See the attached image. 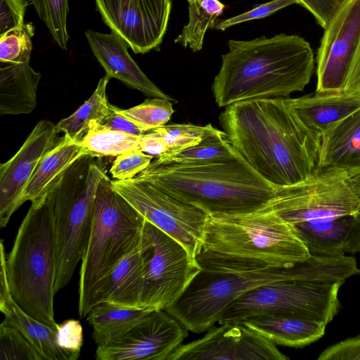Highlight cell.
Instances as JSON below:
<instances>
[{
    "label": "cell",
    "instance_id": "cell-1",
    "mask_svg": "<svg viewBox=\"0 0 360 360\" xmlns=\"http://www.w3.org/2000/svg\"><path fill=\"white\" fill-rule=\"evenodd\" d=\"M196 259L200 271L180 298L165 311L186 329L200 333L218 323L233 301L260 285L282 281H345L360 274L353 257L313 255L292 266L264 262L202 249Z\"/></svg>",
    "mask_w": 360,
    "mask_h": 360
},
{
    "label": "cell",
    "instance_id": "cell-2",
    "mask_svg": "<svg viewBox=\"0 0 360 360\" xmlns=\"http://www.w3.org/2000/svg\"><path fill=\"white\" fill-rule=\"evenodd\" d=\"M219 123L235 150L276 187L302 181L317 169L321 138L304 125L285 98L231 104Z\"/></svg>",
    "mask_w": 360,
    "mask_h": 360
},
{
    "label": "cell",
    "instance_id": "cell-3",
    "mask_svg": "<svg viewBox=\"0 0 360 360\" xmlns=\"http://www.w3.org/2000/svg\"><path fill=\"white\" fill-rule=\"evenodd\" d=\"M229 51L212 89L219 107L262 98H287L302 91L314 70L309 43L296 34H278L251 40L230 39Z\"/></svg>",
    "mask_w": 360,
    "mask_h": 360
},
{
    "label": "cell",
    "instance_id": "cell-4",
    "mask_svg": "<svg viewBox=\"0 0 360 360\" xmlns=\"http://www.w3.org/2000/svg\"><path fill=\"white\" fill-rule=\"evenodd\" d=\"M134 178L208 214H243L266 207L276 186L255 171L238 153L210 162L158 164L153 160Z\"/></svg>",
    "mask_w": 360,
    "mask_h": 360
},
{
    "label": "cell",
    "instance_id": "cell-5",
    "mask_svg": "<svg viewBox=\"0 0 360 360\" xmlns=\"http://www.w3.org/2000/svg\"><path fill=\"white\" fill-rule=\"evenodd\" d=\"M11 294L28 314L56 331L53 297L56 247L52 193L31 204L5 259Z\"/></svg>",
    "mask_w": 360,
    "mask_h": 360
},
{
    "label": "cell",
    "instance_id": "cell-6",
    "mask_svg": "<svg viewBox=\"0 0 360 360\" xmlns=\"http://www.w3.org/2000/svg\"><path fill=\"white\" fill-rule=\"evenodd\" d=\"M146 219L115 191L105 174L95 196L92 227L81 260L78 314L90 310L97 283L141 243Z\"/></svg>",
    "mask_w": 360,
    "mask_h": 360
},
{
    "label": "cell",
    "instance_id": "cell-7",
    "mask_svg": "<svg viewBox=\"0 0 360 360\" xmlns=\"http://www.w3.org/2000/svg\"><path fill=\"white\" fill-rule=\"evenodd\" d=\"M202 249L277 266L311 256L292 226L266 207L243 214H209Z\"/></svg>",
    "mask_w": 360,
    "mask_h": 360
},
{
    "label": "cell",
    "instance_id": "cell-8",
    "mask_svg": "<svg viewBox=\"0 0 360 360\" xmlns=\"http://www.w3.org/2000/svg\"><path fill=\"white\" fill-rule=\"evenodd\" d=\"M100 158L89 155L79 158L51 192L56 247L55 293L70 282L87 245L96 189L107 174Z\"/></svg>",
    "mask_w": 360,
    "mask_h": 360
},
{
    "label": "cell",
    "instance_id": "cell-9",
    "mask_svg": "<svg viewBox=\"0 0 360 360\" xmlns=\"http://www.w3.org/2000/svg\"><path fill=\"white\" fill-rule=\"evenodd\" d=\"M266 208L291 225L356 214L360 209V174L335 167L317 168L302 181L276 187Z\"/></svg>",
    "mask_w": 360,
    "mask_h": 360
},
{
    "label": "cell",
    "instance_id": "cell-10",
    "mask_svg": "<svg viewBox=\"0 0 360 360\" xmlns=\"http://www.w3.org/2000/svg\"><path fill=\"white\" fill-rule=\"evenodd\" d=\"M344 283L282 281L260 285L228 306L218 323H240L252 316L269 314L328 324L339 311L338 292Z\"/></svg>",
    "mask_w": 360,
    "mask_h": 360
},
{
    "label": "cell",
    "instance_id": "cell-11",
    "mask_svg": "<svg viewBox=\"0 0 360 360\" xmlns=\"http://www.w3.org/2000/svg\"><path fill=\"white\" fill-rule=\"evenodd\" d=\"M112 186L148 221L180 243L196 259L203 247L208 214L146 181L115 179Z\"/></svg>",
    "mask_w": 360,
    "mask_h": 360
},
{
    "label": "cell",
    "instance_id": "cell-12",
    "mask_svg": "<svg viewBox=\"0 0 360 360\" xmlns=\"http://www.w3.org/2000/svg\"><path fill=\"white\" fill-rule=\"evenodd\" d=\"M151 243L141 297L142 309L165 310L183 295L200 266L178 241L146 221Z\"/></svg>",
    "mask_w": 360,
    "mask_h": 360
},
{
    "label": "cell",
    "instance_id": "cell-13",
    "mask_svg": "<svg viewBox=\"0 0 360 360\" xmlns=\"http://www.w3.org/2000/svg\"><path fill=\"white\" fill-rule=\"evenodd\" d=\"M111 31L135 53H146L161 44L167 32L172 0H94Z\"/></svg>",
    "mask_w": 360,
    "mask_h": 360
},
{
    "label": "cell",
    "instance_id": "cell-14",
    "mask_svg": "<svg viewBox=\"0 0 360 360\" xmlns=\"http://www.w3.org/2000/svg\"><path fill=\"white\" fill-rule=\"evenodd\" d=\"M212 326L200 338L182 344L168 360H287L276 345L239 323Z\"/></svg>",
    "mask_w": 360,
    "mask_h": 360
},
{
    "label": "cell",
    "instance_id": "cell-15",
    "mask_svg": "<svg viewBox=\"0 0 360 360\" xmlns=\"http://www.w3.org/2000/svg\"><path fill=\"white\" fill-rule=\"evenodd\" d=\"M360 39V0H347L324 33L316 57L317 92L344 91Z\"/></svg>",
    "mask_w": 360,
    "mask_h": 360
},
{
    "label": "cell",
    "instance_id": "cell-16",
    "mask_svg": "<svg viewBox=\"0 0 360 360\" xmlns=\"http://www.w3.org/2000/svg\"><path fill=\"white\" fill-rule=\"evenodd\" d=\"M188 330L165 310L149 312L117 341L97 346V360H168L188 336Z\"/></svg>",
    "mask_w": 360,
    "mask_h": 360
},
{
    "label": "cell",
    "instance_id": "cell-17",
    "mask_svg": "<svg viewBox=\"0 0 360 360\" xmlns=\"http://www.w3.org/2000/svg\"><path fill=\"white\" fill-rule=\"evenodd\" d=\"M56 125L41 120L17 153L0 165V226L22 205L23 192L46 154L58 143Z\"/></svg>",
    "mask_w": 360,
    "mask_h": 360
},
{
    "label": "cell",
    "instance_id": "cell-18",
    "mask_svg": "<svg viewBox=\"0 0 360 360\" xmlns=\"http://www.w3.org/2000/svg\"><path fill=\"white\" fill-rule=\"evenodd\" d=\"M151 250L152 243L144 227L140 245L124 257L96 285L90 302V309L103 302L129 308L142 309L141 297L144 286L146 268Z\"/></svg>",
    "mask_w": 360,
    "mask_h": 360
},
{
    "label": "cell",
    "instance_id": "cell-19",
    "mask_svg": "<svg viewBox=\"0 0 360 360\" xmlns=\"http://www.w3.org/2000/svg\"><path fill=\"white\" fill-rule=\"evenodd\" d=\"M84 34L93 53L104 68L107 78L117 79L147 96L177 103L142 72L128 52L129 44L117 34L112 31L104 34L91 30H87Z\"/></svg>",
    "mask_w": 360,
    "mask_h": 360
},
{
    "label": "cell",
    "instance_id": "cell-20",
    "mask_svg": "<svg viewBox=\"0 0 360 360\" xmlns=\"http://www.w3.org/2000/svg\"><path fill=\"white\" fill-rule=\"evenodd\" d=\"M313 255L337 257L360 252V212L319 222L292 225Z\"/></svg>",
    "mask_w": 360,
    "mask_h": 360
},
{
    "label": "cell",
    "instance_id": "cell-21",
    "mask_svg": "<svg viewBox=\"0 0 360 360\" xmlns=\"http://www.w3.org/2000/svg\"><path fill=\"white\" fill-rule=\"evenodd\" d=\"M0 310L5 320L17 328L32 344L44 360H76L74 354L60 348L56 331L25 311L13 300L5 269L6 257L4 241L1 240Z\"/></svg>",
    "mask_w": 360,
    "mask_h": 360
},
{
    "label": "cell",
    "instance_id": "cell-22",
    "mask_svg": "<svg viewBox=\"0 0 360 360\" xmlns=\"http://www.w3.org/2000/svg\"><path fill=\"white\" fill-rule=\"evenodd\" d=\"M304 125L320 138L342 120L360 109V97L344 91L317 92L285 98Z\"/></svg>",
    "mask_w": 360,
    "mask_h": 360
},
{
    "label": "cell",
    "instance_id": "cell-23",
    "mask_svg": "<svg viewBox=\"0 0 360 360\" xmlns=\"http://www.w3.org/2000/svg\"><path fill=\"white\" fill-rule=\"evenodd\" d=\"M88 155L81 142L64 134L46 154L27 184L21 202L42 201L57 186L67 170L79 158Z\"/></svg>",
    "mask_w": 360,
    "mask_h": 360
},
{
    "label": "cell",
    "instance_id": "cell-24",
    "mask_svg": "<svg viewBox=\"0 0 360 360\" xmlns=\"http://www.w3.org/2000/svg\"><path fill=\"white\" fill-rule=\"evenodd\" d=\"M324 167L360 174V109L321 136L317 168Z\"/></svg>",
    "mask_w": 360,
    "mask_h": 360
},
{
    "label": "cell",
    "instance_id": "cell-25",
    "mask_svg": "<svg viewBox=\"0 0 360 360\" xmlns=\"http://www.w3.org/2000/svg\"><path fill=\"white\" fill-rule=\"evenodd\" d=\"M239 323L258 332L276 345L295 348L320 339L327 325L321 321L269 314L252 316Z\"/></svg>",
    "mask_w": 360,
    "mask_h": 360
},
{
    "label": "cell",
    "instance_id": "cell-26",
    "mask_svg": "<svg viewBox=\"0 0 360 360\" xmlns=\"http://www.w3.org/2000/svg\"><path fill=\"white\" fill-rule=\"evenodd\" d=\"M41 74L30 62L7 64L0 68V115L29 114L37 105Z\"/></svg>",
    "mask_w": 360,
    "mask_h": 360
},
{
    "label": "cell",
    "instance_id": "cell-27",
    "mask_svg": "<svg viewBox=\"0 0 360 360\" xmlns=\"http://www.w3.org/2000/svg\"><path fill=\"white\" fill-rule=\"evenodd\" d=\"M151 311L103 302L94 305L86 316L93 328L94 342L106 346L122 338Z\"/></svg>",
    "mask_w": 360,
    "mask_h": 360
},
{
    "label": "cell",
    "instance_id": "cell-28",
    "mask_svg": "<svg viewBox=\"0 0 360 360\" xmlns=\"http://www.w3.org/2000/svg\"><path fill=\"white\" fill-rule=\"evenodd\" d=\"M109 79L101 78L97 86L87 101L69 117L61 120L56 125L58 133L63 132L76 141L81 142L88 133L93 122H100L108 113L109 105L106 88Z\"/></svg>",
    "mask_w": 360,
    "mask_h": 360
},
{
    "label": "cell",
    "instance_id": "cell-29",
    "mask_svg": "<svg viewBox=\"0 0 360 360\" xmlns=\"http://www.w3.org/2000/svg\"><path fill=\"white\" fill-rule=\"evenodd\" d=\"M226 133L213 126L198 144L172 154L157 157L158 164H192L210 162L236 155Z\"/></svg>",
    "mask_w": 360,
    "mask_h": 360
},
{
    "label": "cell",
    "instance_id": "cell-30",
    "mask_svg": "<svg viewBox=\"0 0 360 360\" xmlns=\"http://www.w3.org/2000/svg\"><path fill=\"white\" fill-rule=\"evenodd\" d=\"M188 22L183 27L174 43L189 47L193 52L202 48L204 37L208 29H214L219 16L226 6L219 0H187Z\"/></svg>",
    "mask_w": 360,
    "mask_h": 360
},
{
    "label": "cell",
    "instance_id": "cell-31",
    "mask_svg": "<svg viewBox=\"0 0 360 360\" xmlns=\"http://www.w3.org/2000/svg\"><path fill=\"white\" fill-rule=\"evenodd\" d=\"M140 136L112 130L93 122L81 141L88 155L103 158L117 156L129 150L139 149Z\"/></svg>",
    "mask_w": 360,
    "mask_h": 360
},
{
    "label": "cell",
    "instance_id": "cell-32",
    "mask_svg": "<svg viewBox=\"0 0 360 360\" xmlns=\"http://www.w3.org/2000/svg\"><path fill=\"white\" fill-rule=\"evenodd\" d=\"M118 112L146 133L165 125L174 110L171 101L153 98L146 99L142 103L129 109L118 108Z\"/></svg>",
    "mask_w": 360,
    "mask_h": 360
},
{
    "label": "cell",
    "instance_id": "cell-33",
    "mask_svg": "<svg viewBox=\"0 0 360 360\" xmlns=\"http://www.w3.org/2000/svg\"><path fill=\"white\" fill-rule=\"evenodd\" d=\"M34 34V27L28 22L0 36V62L6 64L30 62Z\"/></svg>",
    "mask_w": 360,
    "mask_h": 360
},
{
    "label": "cell",
    "instance_id": "cell-34",
    "mask_svg": "<svg viewBox=\"0 0 360 360\" xmlns=\"http://www.w3.org/2000/svg\"><path fill=\"white\" fill-rule=\"evenodd\" d=\"M39 17L45 22L53 39L62 49L69 40L67 18L69 0H30Z\"/></svg>",
    "mask_w": 360,
    "mask_h": 360
},
{
    "label": "cell",
    "instance_id": "cell-35",
    "mask_svg": "<svg viewBox=\"0 0 360 360\" xmlns=\"http://www.w3.org/2000/svg\"><path fill=\"white\" fill-rule=\"evenodd\" d=\"M1 360H44L32 344L5 319L0 325Z\"/></svg>",
    "mask_w": 360,
    "mask_h": 360
},
{
    "label": "cell",
    "instance_id": "cell-36",
    "mask_svg": "<svg viewBox=\"0 0 360 360\" xmlns=\"http://www.w3.org/2000/svg\"><path fill=\"white\" fill-rule=\"evenodd\" d=\"M212 126L211 124L206 126L190 123L171 124L153 129L162 136L167 146V152L162 155H164L177 153L198 144Z\"/></svg>",
    "mask_w": 360,
    "mask_h": 360
},
{
    "label": "cell",
    "instance_id": "cell-37",
    "mask_svg": "<svg viewBox=\"0 0 360 360\" xmlns=\"http://www.w3.org/2000/svg\"><path fill=\"white\" fill-rule=\"evenodd\" d=\"M153 158L139 149L127 151L117 156L110 173L116 180L133 179L148 167Z\"/></svg>",
    "mask_w": 360,
    "mask_h": 360
},
{
    "label": "cell",
    "instance_id": "cell-38",
    "mask_svg": "<svg viewBox=\"0 0 360 360\" xmlns=\"http://www.w3.org/2000/svg\"><path fill=\"white\" fill-rule=\"evenodd\" d=\"M294 4H298L297 0H273L259 5L252 10L246 11L242 14L225 20H217L214 29L225 30L227 28L239 23L255 19L264 18L279 10Z\"/></svg>",
    "mask_w": 360,
    "mask_h": 360
},
{
    "label": "cell",
    "instance_id": "cell-39",
    "mask_svg": "<svg viewBox=\"0 0 360 360\" xmlns=\"http://www.w3.org/2000/svg\"><path fill=\"white\" fill-rule=\"evenodd\" d=\"M56 335L60 348L79 357L83 343V330L79 321L68 319L58 324Z\"/></svg>",
    "mask_w": 360,
    "mask_h": 360
},
{
    "label": "cell",
    "instance_id": "cell-40",
    "mask_svg": "<svg viewBox=\"0 0 360 360\" xmlns=\"http://www.w3.org/2000/svg\"><path fill=\"white\" fill-rule=\"evenodd\" d=\"M27 5L25 0H0V36L25 23Z\"/></svg>",
    "mask_w": 360,
    "mask_h": 360
},
{
    "label": "cell",
    "instance_id": "cell-41",
    "mask_svg": "<svg viewBox=\"0 0 360 360\" xmlns=\"http://www.w3.org/2000/svg\"><path fill=\"white\" fill-rule=\"evenodd\" d=\"M347 0H297L315 17L318 24L326 29Z\"/></svg>",
    "mask_w": 360,
    "mask_h": 360
},
{
    "label": "cell",
    "instance_id": "cell-42",
    "mask_svg": "<svg viewBox=\"0 0 360 360\" xmlns=\"http://www.w3.org/2000/svg\"><path fill=\"white\" fill-rule=\"evenodd\" d=\"M319 360H360V336L348 338L323 351Z\"/></svg>",
    "mask_w": 360,
    "mask_h": 360
},
{
    "label": "cell",
    "instance_id": "cell-43",
    "mask_svg": "<svg viewBox=\"0 0 360 360\" xmlns=\"http://www.w3.org/2000/svg\"><path fill=\"white\" fill-rule=\"evenodd\" d=\"M98 124L112 130L126 132L139 136L145 133L138 126L122 115L118 112V108L111 103L109 105L108 115Z\"/></svg>",
    "mask_w": 360,
    "mask_h": 360
},
{
    "label": "cell",
    "instance_id": "cell-44",
    "mask_svg": "<svg viewBox=\"0 0 360 360\" xmlns=\"http://www.w3.org/2000/svg\"><path fill=\"white\" fill-rule=\"evenodd\" d=\"M139 150L153 156L159 157L167 152V146L162 136L154 129L140 136Z\"/></svg>",
    "mask_w": 360,
    "mask_h": 360
},
{
    "label": "cell",
    "instance_id": "cell-45",
    "mask_svg": "<svg viewBox=\"0 0 360 360\" xmlns=\"http://www.w3.org/2000/svg\"><path fill=\"white\" fill-rule=\"evenodd\" d=\"M344 91L360 97V39L347 75Z\"/></svg>",
    "mask_w": 360,
    "mask_h": 360
},
{
    "label": "cell",
    "instance_id": "cell-46",
    "mask_svg": "<svg viewBox=\"0 0 360 360\" xmlns=\"http://www.w3.org/2000/svg\"><path fill=\"white\" fill-rule=\"evenodd\" d=\"M359 212H360V209H359Z\"/></svg>",
    "mask_w": 360,
    "mask_h": 360
}]
</instances>
